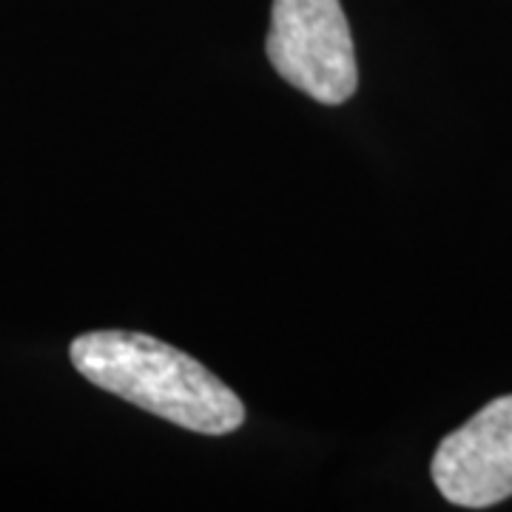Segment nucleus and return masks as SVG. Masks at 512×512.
Here are the masks:
<instances>
[{"instance_id": "nucleus-1", "label": "nucleus", "mask_w": 512, "mask_h": 512, "mask_svg": "<svg viewBox=\"0 0 512 512\" xmlns=\"http://www.w3.org/2000/svg\"><path fill=\"white\" fill-rule=\"evenodd\" d=\"M80 376L160 419L202 436L242 427L245 404L208 367L146 333L94 330L72 342Z\"/></svg>"}, {"instance_id": "nucleus-2", "label": "nucleus", "mask_w": 512, "mask_h": 512, "mask_svg": "<svg viewBox=\"0 0 512 512\" xmlns=\"http://www.w3.org/2000/svg\"><path fill=\"white\" fill-rule=\"evenodd\" d=\"M265 52L276 74L316 103L342 106L359 89L353 35L339 0H274Z\"/></svg>"}, {"instance_id": "nucleus-3", "label": "nucleus", "mask_w": 512, "mask_h": 512, "mask_svg": "<svg viewBox=\"0 0 512 512\" xmlns=\"http://www.w3.org/2000/svg\"><path fill=\"white\" fill-rule=\"evenodd\" d=\"M433 481L444 501L484 510L512 495V393L481 407L464 427L441 441Z\"/></svg>"}]
</instances>
